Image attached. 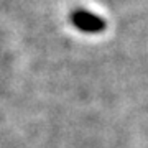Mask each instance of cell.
Returning <instances> with one entry per match:
<instances>
[{"instance_id": "obj_1", "label": "cell", "mask_w": 148, "mask_h": 148, "mask_svg": "<svg viewBox=\"0 0 148 148\" xmlns=\"http://www.w3.org/2000/svg\"><path fill=\"white\" fill-rule=\"evenodd\" d=\"M71 20H73L74 27L84 33H101L106 30V21L102 20L101 16L89 13L86 10H81V8L73 12Z\"/></svg>"}]
</instances>
